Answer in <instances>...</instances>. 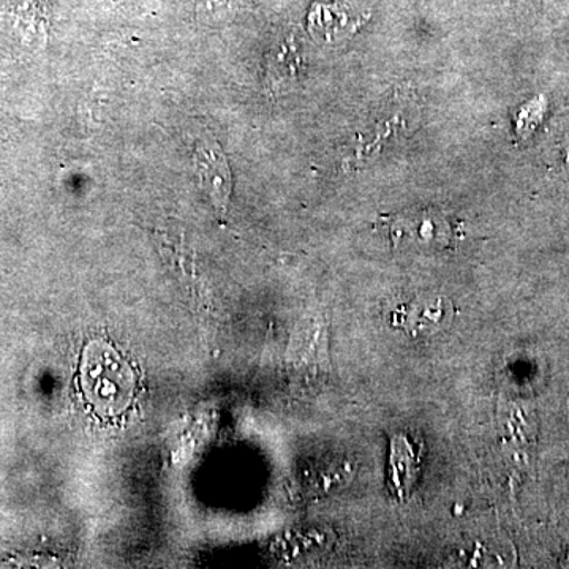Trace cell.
Instances as JSON below:
<instances>
[{"label": "cell", "instance_id": "cell-1", "mask_svg": "<svg viewBox=\"0 0 569 569\" xmlns=\"http://www.w3.org/2000/svg\"><path fill=\"white\" fill-rule=\"evenodd\" d=\"M193 164L201 189L211 197L217 212L223 216L230 203L233 178H231L227 156L219 142L198 141L194 146Z\"/></svg>", "mask_w": 569, "mask_h": 569}, {"label": "cell", "instance_id": "cell-2", "mask_svg": "<svg viewBox=\"0 0 569 569\" xmlns=\"http://www.w3.org/2000/svg\"><path fill=\"white\" fill-rule=\"evenodd\" d=\"M451 313L452 307L443 296H421L396 309L392 323L410 336L429 335L443 328Z\"/></svg>", "mask_w": 569, "mask_h": 569}, {"label": "cell", "instance_id": "cell-3", "mask_svg": "<svg viewBox=\"0 0 569 569\" xmlns=\"http://www.w3.org/2000/svg\"><path fill=\"white\" fill-rule=\"evenodd\" d=\"M93 353L97 355L100 362H97L96 367L89 366V377H86V383L93 381V383L100 385V399L104 397H112L114 402L123 400V397H129V389H127V376L123 373L129 370L123 369V366L119 365V359H116L114 353H107L104 350H96Z\"/></svg>", "mask_w": 569, "mask_h": 569}, {"label": "cell", "instance_id": "cell-4", "mask_svg": "<svg viewBox=\"0 0 569 569\" xmlns=\"http://www.w3.org/2000/svg\"><path fill=\"white\" fill-rule=\"evenodd\" d=\"M415 460H417V456L408 441L403 438H396L391 459L392 478H395L396 489L402 493L410 489L411 481H413Z\"/></svg>", "mask_w": 569, "mask_h": 569}]
</instances>
